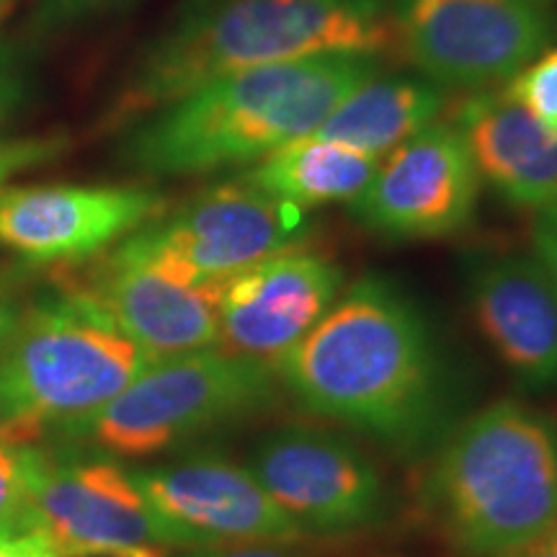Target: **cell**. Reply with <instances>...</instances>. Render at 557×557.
I'll use <instances>...</instances> for the list:
<instances>
[{"mask_svg":"<svg viewBox=\"0 0 557 557\" xmlns=\"http://www.w3.org/2000/svg\"><path fill=\"white\" fill-rule=\"evenodd\" d=\"M276 367L205 348L160 359L86 421L58 431L116 457H148L269 406Z\"/></svg>","mask_w":557,"mask_h":557,"instance_id":"cell-6","label":"cell"},{"mask_svg":"<svg viewBox=\"0 0 557 557\" xmlns=\"http://www.w3.org/2000/svg\"><path fill=\"white\" fill-rule=\"evenodd\" d=\"M150 359L218 348L222 284H189L165 274L122 240L86 269L58 274Z\"/></svg>","mask_w":557,"mask_h":557,"instance_id":"cell-12","label":"cell"},{"mask_svg":"<svg viewBox=\"0 0 557 557\" xmlns=\"http://www.w3.org/2000/svg\"><path fill=\"white\" fill-rule=\"evenodd\" d=\"M506 94L557 135V47L540 54L508 83Z\"/></svg>","mask_w":557,"mask_h":557,"instance_id":"cell-20","label":"cell"},{"mask_svg":"<svg viewBox=\"0 0 557 557\" xmlns=\"http://www.w3.org/2000/svg\"><path fill=\"white\" fill-rule=\"evenodd\" d=\"M0 557H58L45 540L32 532L0 534Z\"/></svg>","mask_w":557,"mask_h":557,"instance_id":"cell-26","label":"cell"},{"mask_svg":"<svg viewBox=\"0 0 557 557\" xmlns=\"http://www.w3.org/2000/svg\"><path fill=\"white\" fill-rule=\"evenodd\" d=\"M480 173L455 124H429L389 150L351 214L389 238H438L468 225Z\"/></svg>","mask_w":557,"mask_h":557,"instance_id":"cell-13","label":"cell"},{"mask_svg":"<svg viewBox=\"0 0 557 557\" xmlns=\"http://www.w3.org/2000/svg\"><path fill=\"white\" fill-rule=\"evenodd\" d=\"M11 292H13L11 276L0 269V329H9L18 312V308L13 305V299H11Z\"/></svg>","mask_w":557,"mask_h":557,"instance_id":"cell-29","label":"cell"},{"mask_svg":"<svg viewBox=\"0 0 557 557\" xmlns=\"http://www.w3.org/2000/svg\"><path fill=\"white\" fill-rule=\"evenodd\" d=\"M455 127L468 143L480 178L506 201L534 212L555 205L557 135L506 90L468 96L455 109Z\"/></svg>","mask_w":557,"mask_h":557,"instance_id":"cell-17","label":"cell"},{"mask_svg":"<svg viewBox=\"0 0 557 557\" xmlns=\"http://www.w3.org/2000/svg\"><path fill=\"white\" fill-rule=\"evenodd\" d=\"M26 455L24 447L0 438V534L24 532Z\"/></svg>","mask_w":557,"mask_h":557,"instance_id":"cell-21","label":"cell"},{"mask_svg":"<svg viewBox=\"0 0 557 557\" xmlns=\"http://www.w3.org/2000/svg\"><path fill=\"white\" fill-rule=\"evenodd\" d=\"M534 253H537L540 267L547 271L557 287V201L545 209H537L532 227Z\"/></svg>","mask_w":557,"mask_h":557,"instance_id":"cell-24","label":"cell"},{"mask_svg":"<svg viewBox=\"0 0 557 557\" xmlns=\"http://www.w3.org/2000/svg\"><path fill=\"white\" fill-rule=\"evenodd\" d=\"M377 169L380 158L308 135L263 156L243 178L305 209L357 199Z\"/></svg>","mask_w":557,"mask_h":557,"instance_id":"cell-19","label":"cell"},{"mask_svg":"<svg viewBox=\"0 0 557 557\" xmlns=\"http://www.w3.org/2000/svg\"><path fill=\"white\" fill-rule=\"evenodd\" d=\"M276 374L312 416L393 447L426 438L442 413L434 333L413 299L380 276L336 299Z\"/></svg>","mask_w":557,"mask_h":557,"instance_id":"cell-1","label":"cell"},{"mask_svg":"<svg viewBox=\"0 0 557 557\" xmlns=\"http://www.w3.org/2000/svg\"><path fill=\"white\" fill-rule=\"evenodd\" d=\"M504 557H557V524Z\"/></svg>","mask_w":557,"mask_h":557,"instance_id":"cell-28","label":"cell"},{"mask_svg":"<svg viewBox=\"0 0 557 557\" xmlns=\"http://www.w3.org/2000/svg\"><path fill=\"white\" fill-rule=\"evenodd\" d=\"M152 361L94 299L54 276L0 338V438L32 447L47 431L86 421Z\"/></svg>","mask_w":557,"mask_h":557,"instance_id":"cell-5","label":"cell"},{"mask_svg":"<svg viewBox=\"0 0 557 557\" xmlns=\"http://www.w3.org/2000/svg\"><path fill=\"white\" fill-rule=\"evenodd\" d=\"M184 557H295L276 545H220L194 547Z\"/></svg>","mask_w":557,"mask_h":557,"instance_id":"cell-27","label":"cell"},{"mask_svg":"<svg viewBox=\"0 0 557 557\" xmlns=\"http://www.w3.org/2000/svg\"><path fill=\"white\" fill-rule=\"evenodd\" d=\"M444 107V90L431 81L380 78L348 94L312 139L380 158L408 137L434 124Z\"/></svg>","mask_w":557,"mask_h":557,"instance_id":"cell-18","label":"cell"},{"mask_svg":"<svg viewBox=\"0 0 557 557\" xmlns=\"http://www.w3.org/2000/svg\"><path fill=\"white\" fill-rule=\"evenodd\" d=\"M9 5H11V0H0V18L5 16V11H9Z\"/></svg>","mask_w":557,"mask_h":557,"instance_id":"cell-30","label":"cell"},{"mask_svg":"<svg viewBox=\"0 0 557 557\" xmlns=\"http://www.w3.org/2000/svg\"><path fill=\"white\" fill-rule=\"evenodd\" d=\"M163 212V197L109 186H18L0 191V246L37 263H78Z\"/></svg>","mask_w":557,"mask_h":557,"instance_id":"cell-15","label":"cell"},{"mask_svg":"<svg viewBox=\"0 0 557 557\" xmlns=\"http://www.w3.org/2000/svg\"><path fill=\"white\" fill-rule=\"evenodd\" d=\"M67 148V139L62 135L50 137H26L11 139V143H0V184L16 176L21 171L37 169V165L50 163L60 158L62 150Z\"/></svg>","mask_w":557,"mask_h":557,"instance_id":"cell-22","label":"cell"},{"mask_svg":"<svg viewBox=\"0 0 557 557\" xmlns=\"http://www.w3.org/2000/svg\"><path fill=\"white\" fill-rule=\"evenodd\" d=\"M423 498L457 553H513L557 524V423L519 400L491 403L444 438Z\"/></svg>","mask_w":557,"mask_h":557,"instance_id":"cell-4","label":"cell"},{"mask_svg":"<svg viewBox=\"0 0 557 557\" xmlns=\"http://www.w3.org/2000/svg\"><path fill=\"white\" fill-rule=\"evenodd\" d=\"M26 101V75L21 60L9 47H0V127L11 120Z\"/></svg>","mask_w":557,"mask_h":557,"instance_id":"cell-23","label":"cell"},{"mask_svg":"<svg viewBox=\"0 0 557 557\" xmlns=\"http://www.w3.org/2000/svg\"><path fill=\"white\" fill-rule=\"evenodd\" d=\"M395 45L438 88L483 94L511 83L553 45L542 0H400Z\"/></svg>","mask_w":557,"mask_h":557,"instance_id":"cell-8","label":"cell"},{"mask_svg":"<svg viewBox=\"0 0 557 557\" xmlns=\"http://www.w3.org/2000/svg\"><path fill=\"white\" fill-rule=\"evenodd\" d=\"M302 235V207L240 178L201 191L171 218L143 225L124 240L181 282L222 284L269 256L297 248Z\"/></svg>","mask_w":557,"mask_h":557,"instance_id":"cell-9","label":"cell"},{"mask_svg":"<svg viewBox=\"0 0 557 557\" xmlns=\"http://www.w3.org/2000/svg\"><path fill=\"white\" fill-rule=\"evenodd\" d=\"M246 468L305 532H357L377 524L389 504L377 465L351 438L323 429L271 431L250 449Z\"/></svg>","mask_w":557,"mask_h":557,"instance_id":"cell-10","label":"cell"},{"mask_svg":"<svg viewBox=\"0 0 557 557\" xmlns=\"http://www.w3.org/2000/svg\"><path fill=\"white\" fill-rule=\"evenodd\" d=\"M127 3L129 0H47V11H50V16L54 21H67L122 9V5Z\"/></svg>","mask_w":557,"mask_h":557,"instance_id":"cell-25","label":"cell"},{"mask_svg":"<svg viewBox=\"0 0 557 557\" xmlns=\"http://www.w3.org/2000/svg\"><path fill=\"white\" fill-rule=\"evenodd\" d=\"M372 52H325L220 75L143 116L124 139L129 165L191 176L250 163L308 137L380 73Z\"/></svg>","mask_w":557,"mask_h":557,"instance_id":"cell-2","label":"cell"},{"mask_svg":"<svg viewBox=\"0 0 557 557\" xmlns=\"http://www.w3.org/2000/svg\"><path fill=\"white\" fill-rule=\"evenodd\" d=\"M341 284L338 267L302 248L238 271L220 289L218 348L276 367L336 305Z\"/></svg>","mask_w":557,"mask_h":557,"instance_id":"cell-14","label":"cell"},{"mask_svg":"<svg viewBox=\"0 0 557 557\" xmlns=\"http://www.w3.org/2000/svg\"><path fill=\"white\" fill-rule=\"evenodd\" d=\"M5 331H9V329H0V338H3V336H5Z\"/></svg>","mask_w":557,"mask_h":557,"instance_id":"cell-31","label":"cell"},{"mask_svg":"<svg viewBox=\"0 0 557 557\" xmlns=\"http://www.w3.org/2000/svg\"><path fill=\"white\" fill-rule=\"evenodd\" d=\"M393 45L382 0H189L132 70L109 122H137L246 67L325 52L382 54Z\"/></svg>","mask_w":557,"mask_h":557,"instance_id":"cell-3","label":"cell"},{"mask_svg":"<svg viewBox=\"0 0 557 557\" xmlns=\"http://www.w3.org/2000/svg\"><path fill=\"white\" fill-rule=\"evenodd\" d=\"M26 519L58 557H165L186 547L129 472L99 457L24 447Z\"/></svg>","mask_w":557,"mask_h":557,"instance_id":"cell-7","label":"cell"},{"mask_svg":"<svg viewBox=\"0 0 557 557\" xmlns=\"http://www.w3.org/2000/svg\"><path fill=\"white\" fill-rule=\"evenodd\" d=\"M468 297L480 331L529 389H557V287L537 259L472 263Z\"/></svg>","mask_w":557,"mask_h":557,"instance_id":"cell-16","label":"cell"},{"mask_svg":"<svg viewBox=\"0 0 557 557\" xmlns=\"http://www.w3.org/2000/svg\"><path fill=\"white\" fill-rule=\"evenodd\" d=\"M158 517L186 549L220 545H295L305 529L284 513L250 475L225 457H181L129 472Z\"/></svg>","mask_w":557,"mask_h":557,"instance_id":"cell-11","label":"cell"}]
</instances>
